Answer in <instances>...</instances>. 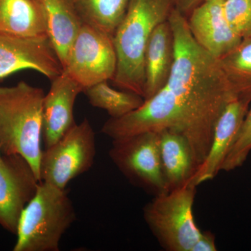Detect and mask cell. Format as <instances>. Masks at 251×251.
I'll return each mask as SVG.
<instances>
[{"label": "cell", "mask_w": 251, "mask_h": 251, "mask_svg": "<svg viewBox=\"0 0 251 251\" xmlns=\"http://www.w3.org/2000/svg\"><path fill=\"white\" fill-rule=\"evenodd\" d=\"M219 60L237 93L251 96V38L242 39L235 49Z\"/></svg>", "instance_id": "20"}, {"label": "cell", "mask_w": 251, "mask_h": 251, "mask_svg": "<svg viewBox=\"0 0 251 251\" xmlns=\"http://www.w3.org/2000/svg\"><path fill=\"white\" fill-rule=\"evenodd\" d=\"M89 102L95 108L105 110L110 118H120L139 108L145 99L139 94L117 90L103 81L83 90Z\"/></svg>", "instance_id": "19"}, {"label": "cell", "mask_w": 251, "mask_h": 251, "mask_svg": "<svg viewBox=\"0 0 251 251\" xmlns=\"http://www.w3.org/2000/svg\"><path fill=\"white\" fill-rule=\"evenodd\" d=\"M196 187L186 184L154 198L145 205L143 217L161 247L167 251H192L201 232L193 217Z\"/></svg>", "instance_id": "5"}, {"label": "cell", "mask_w": 251, "mask_h": 251, "mask_svg": "<svg viewBox=\"0 0 251 251\" xmlns=\"http://www.w3.org/2000/svg\"><path fill=\"white\" fill-rule=\"evenodd\" d=\"M226 19L242 39L251 38V0H225Z\"/></svg>", "instance_id": "22"}, {"label": "cell", "mask_w": 251, "mask_h": 251, "mask_svg": "<svg viewBox=\"0 0 251 251\" xmlns=\"http://www.w3.org/2000/svg\"><path fill=\"white\" fill-rule=\"evenodd\" d=\"M175 9V0H130L113 36L117 67L112 78L121 90L143 97L145 53L153 31Z\"/></svg>", "instance_id": "2"}, {"label": "cell", "mask_w": 251, "mask_h": 251, "mask_svg": "<svg viewBox=\"0 0 251 251\" xmlns=\"http://www.w3.org/2000/svg\"><path fill=\"white\" fill-rule=\"evenodd\" d=\"M45 94L42 89L25 81L11 87H0L1 154L21 155L39 180Z\"/></svg>", "instance_id": "3"}, {"label": "cell", "mask_w": 251, "mask_h": 251, "mask_svg": "<svg viewBox=\"0 0 251 251\" xmlns=\"http://www.w3.org/2000/svg\"><path fill=\"white\" fill-rule=\"evenodd\" d=\"M1 155L2 154H1V150H0V158H1Z\"/></svg>", "instance_id": "25"}, {"label": "cell", "mask_w": 251, "mask_h": 251, "mask_svg": "<svg viewBox=\"0 0 251 251\" xmlns=\"http://www.w3.org/2000/svg\"><path fill=\"white\" fill-rule=\"evenodd\" d=\"M96 152L95 132L90 121L85 119L43 151L41 181L65 189L72 179L92 168Z\"/></svg>", "instance_id": "6"}, {"label": "cell", "mask_w": 251, "mask_h": 251, "mask_svg": "<svg viewBox=\"0 0 251 251\" xmlns=\"http://www.w3.org/2000/svg\"><path fill=\"white\" fill-rule=\"evenodd\" d=\"M224 2L225 0H202L187 18L188 28L196 42L219 59L235 49L242 40L227 23Z\"/></svg>", "instance_id": "11"}, {"label": "cell", "mask_w": 251, "mask_h": 251, "mask_svg": "<svg viewBox=\"0 0 251 251\" xmlns=\"http://www.w3.org/2000/svg\"><path fill=\"white\" fill-rule=\"evenodd\" d=\"M202 0H175V8L187 16Z\"/></svg>", "instance_id": "24"}, {"label": "cell", "mask_w": 251, "mask_h": 251, "mask_svg": "<svg viewBox=\"0 0 251 251\" xmlns=\"http://www.w3.org/2000/svg\"><path fill=\"white\" fill-rule=\"evenodd\" d=\"M158 133L162 170L170 191L188 184L198 166L191 145L184 136L168 130Z\"/></svg>", "instance_id": "16"}, {"label": "cell", "mask_w": 251, "mask_h": 251, "mask_svg": "<svg viewBox=\"0 0 251 251\" xmlns=\"http://www.w3.org/2000/svg\"><path fill=\"white\" fill-rule=\"evenodd\" d=\"M40 182L30 164L21 155H1L0 225L6 230L16 234L21 214Z\"/></svg>", "instance_id": "9"}, {"label": "cell", "mask_w": 251, "mask_h": 251, "mask_svg": "<svg viewBox=\"0 0 251 251\" xmlns=\"http://www.w3.org/2000/svg\"><path fill=\"white\" fill-rule=\"evenodd\" d=\"M36 71L52 81L64 71L48 38H25L0 33V79L19 71Z\"/></svg>", "instance_id": "10"}, {"label": "cell", "mask_w": 251, "mask_h": 251, "mask_svg": "<svg viewBox=\"0 0 251 251\" xmlns=\"http://www.w3.org/2000/svg\"><path fill=\"white\" fill-rule=\"evenodd\" d=\"M159 133L144 132L112 140L109 156L132 184L153 196L169 191L163 176Z\"/></svg>", "instance_id": "7"}, {"label": "cell", "mask_w": 251, "mask_h": 251, "mask_svg": "<svg viewBox=\"0 0 251 251\" xmlns=\"http://www.w3.org/2000/svg\"><path fill=\"white\" fill-rule=\"evenodd\" d=\"M82 21L113 37L130 0H71Z\"/></svg>", "instance_id": "18"}, {"label": "cell", "mask_w": 251, "mask_h": 251, "mask_svg": "<svg viewBox=\"0 0 251 251\" xmlns=\"http://www.w3.org/2000/svg\"><path fill=\"white\" fill-rule=\"evenodd\" d=\"M116 67L113 37L84 23L71 50L64 72L84 90L99 82L112 80Z\"/></svg>", "instance_id": "8"}, {"label": "cell", "mask_w": 251, "mask_h": 251, "mask_svg": "<svg viewBox=\"0 0 251 251\" xmlns=\"http://www.w3.org/2000/svg\"><path fill=\"white\" fill-rule=\"evenodd\" d=\"M175 59L166 85L139 108L110 118L101 132L112 140L144 132H176L188 140L198 168L210 149L214 127L225 107L241 97L219 59L196 42L187 18L175 9L170 16Z\"/></svg>", "instance_id": "1"}, {"label": "cell", "mask_w": 251, "mask_h": 251, "mask_svg": "<svg viewBox=\"0 0 251 251\" xmlns=\"http://www.w3.org/2000/svg\"><path fill=\"white\" fill-rule=\"evenodd\" d=\"M251 151V103L247 115L227 156L221 171L230 172L242 167Z\"/></svg>", "instance_id": "21"}, {"label": "cell", "mask_w": 251, "mask_h": 251, "mask_svg": "<svg viewBox=\"0 0 251 251\" xmlns=\"http://www.w3.org/2000/svg\"><path fill=\"white\" fill-rule=\"evenodd\" d=\"M215 236L209 231H202L197 242L193 246L192 251H217Z\"/></svg>", "instance_id": "23"}, {"label": "cell", "mask_w": 251, "mask_h": 251, "mask_svg": "<svg viewBox=\"0 0 251 251\" xmlns=\"http://www.w3.org/2000/svg\"><path fill=\"white\" fill-rule=\"evenodd\" d=\"M76 220L66 189L41 181L18 223L14 251H59L64 234Z\"/></svg>", "instance_id": "4"}, {"label": "cell", "mask_w": 251, "mask_h": 251, "mask_svg": "<svg viewBox=\"0 0 251 251\" xmlns=\"http://www.w3.org/2000/svg\"><path fill=\"white\" fill-rule=\"evenodd\" d=\"M82 86L63 71L52 80L43 103V130L46 148L58 141L74 126V109Z\"/></svg>", "instance_id": "13"}, {"label": "cell", "mask_w": 251, "mask_h": 251, "mask_svg": "<svg viewBox=\"0 0 251 251\" xmlns=\"http://www.w3.org/2000/svg\"><path fill=\"white\" fill-rule=\"evenodd\" d=\"M48 39L63 69L84 23L71 0H41Z\"/></svg>", "instance_id": "15"}, {"label": "cell", "mask_w": 251, "mask_h": 251, "mask_svg": "<svg viewBox=\"0 0 251 251\" xmlns=\"http://www.w3.org/2000/svg\"><path fill=\"white\" fill-rule=\"evenodd\" d=\"M251 103V96L244 95L229 102L225 107L216 122L210 149L205 159L188 184L197 188L219 174Z\"/></svg>", "instance_id": "12"}, {"label": "cell", "mask_w": 251, "mask_h": 251, "mask_svg": "<svg viewBox=\"0 0 251 251\" xmlns=\"http://www.w3.org/2000/svg\"><path fill=\"white\" fill-rule=\"evenodd\" d=\"M175 59V41L169 21L153 31L145 53L143 98H151L161 90L171 75Z\"/></svg>", "instance_id": "14"}, {"label": "cell", "mask_w": 251, "mask_h": 251, "mask_svg": "<svg viewBox=\"0 0 251 251\" xmlns=\"http://www.w3.org/2000/svg\"><path fill=\"white\" fill-rule=\"evenodd\" d=\"M0 33L25 38H48L41 0H0Z\"/></svg>", "instance_id": "17"}]
</instances>
